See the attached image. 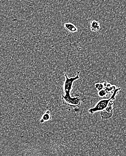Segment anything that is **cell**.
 I'll return each mask as SVG.
<instances>
[{"label": "cell", "instance_id": "6da1fadb", "mask_svg": "<svg viewBox=\"0 0 126 156\" xmlns=\"http://www.w3.org/2000/svg\"><path fill=\"white\" fill-rule=\"evenodd\" d=\"M121 89V88H116V90L112 94V95L110 99L100 100V101H99L97 103L96 105L93 107L89 109L88 111L89 113L91 115H93L95 112H101L102 111H104L106 108L110 100L114 98H115V96L118 94H119Z\"/></svg>", "mask_w": 126, "mask_h": 156}, {"label": "cell", "instance_id": "7a4b0ae2", "mask_svg": "<svg viewBox=\"0 0 126 156\" xmlns=\"http://www.w3.org/2000/svg\"><path fill=\"white\" fill-rule=\"evenodd\" d=\"M63 104L71 107L72 108H79L81 106V100L79 96H75L72 98L70 95L62 94V96Z\"/></svg>", "mask_w": 126, "mask_h": 156}, {"label": "cell", "instance_id": "3957f363", "mask_svg": "<svg viewBox=\"0 0 126 156\" xmlns=\"http://www.w3.org/2000/svg\"><path fill=\"white\" fill-rule=\"evenodd\" d=\"M81 71H77V75L74 77H70L69 78L67 76V73L65 74V81L64 82V92L65 93V95H70V91L72 89V86L75 80L79 79V74L81 73Z\"/></svg>", "mask_w": 126, "mask_h": 156}, {"label": "cell", "instance_id": "277c9868", "mask_svg": "<svg viewBox=\"0 0 126 156\" xmlns=\"http://www.w3.org/2000/svg\"><path fill=\"white\" fill-rule=\"evenodd\" d=\"M115 98L110 100L106 108L100 112L101 118L103 120H108L113 116L114 114V105L115 103Z\"/></svg>", "mask_w": 126, "mask_h": 156}, {"label": "cell", "instance_id": "5b68a950", "mask_svg": "<svg viewBox=\"0 0 126 156\" xmlns=\"http://www.w3.org/2000/svg\"><path fill=\"white\" fill-rule=\"evenodd\" d=\"M117 88L115 85H112L110 83H108L106 81H104V88L103 89L106 91L107 95L113 94Z\"/></svg>", "mask_w": 126, "mask_h": 156}, {"label": "cell", "instance_id": "8992f818", "mask_svg": "<svg viewBox=\"0 0 126 156\" xmlns=\"http://www.w3.org/2000/svg\"><path fill=\"white\" fill-rule=\"evenodd\" d=\"M90 26L91 31L97 32L100 30L101 29V25L99 22L96 20L91 21H90Z\"/></svg>", "mask_w": 126, "mask_h": 156}, {"label": "cell", "instance_id": "52a82bcc", "mask_svg": "<svg viewBox=\"0 0 126 156\" xmlns=\"http://www.w3.org/2000/svg\"><path fill=\"white\" fill-rule=\"evenodd\" d=\"M64 28L70 33H74L78 31V29L75 25L71 23H66L64 24Z\"/></svg>", "mask_w": 126, "mask_h": 156}, {"label": "cell", "instance_id": "ba28073f", "mask_svg": "<svg viewBox=\"0 0 126 156\" xmlns=\"http://www.w3.org/2000/svg\"><path fill=\"white\" fill-rule=\"evenodd\" d=\"M94 87L98 92L102 90L104 88V81L101 82L96 83L94 84Z\"/></svg>", "mask_w": 126, "mask_h": 156}, {"label": "cell", "instance_id": "9c48e42d", "mask_svg": "<svg viewBox=\"0 0 126 156\" xmlns=\"http://www.w3.org/2000/svg\"><path fill=\"white\" fill-rule=\"evenodd\" d=\"M49 113H50L49 111H47L43 115V117H42V120H41V121L43 120V122H44V120L45 121V120H48L51 119V116L49 115Z\"/></svg>", "mask_w": 126, "mask_h": 156}, {"label": "cell", "instance_id": "30bf717a", "mask_svg": "<svg viewBox=\"0 0 126 156\" xmlns=\"http://www.w3.org/2000/svg\"><path fill=\"white\" fill-rule=\"evenodd\" d=\"M98 94L100 98H104L105 96H107L106 92L104 89H103L102 90L98 92Z\"/></svg>", "mask_w": 126, "mask_h": 156}]
</instances>
